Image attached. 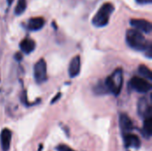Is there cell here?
I'll use <instances>...</instances> for the list:
<instances>
[{
    "label": "cell",
    "mask_w": 152,
    "mask_h": 151,
    "mask_svg": "<svg viewBox=\"0 0 152 151\" xmlns=\"http://www.w3.org/2000/svg\"><path fill=\"white\" fill-rule=\"evenodd\" d=\"M126 41L129 47L139 52H145L152 45L151 41L147 40L143 34L135 28H129L126 30Z\"/></svg>",
    "instance_id": "obj_1"
},
{
    "label": "cell",
    "mask_w": 152,
    "mask_h": 151,
    "mask_svg": "<svg viewBox=\"0 0 152 151\" xmlns=\"http://www.w3.org/2000/svg\"><path fill=\"white\" fill-rule=\"evenodd\" d=\"M114 10H115V6L113 4L110 2L104 3L97 11V12L94 14L92 20L93 25L97 28H102L107 26L110 22V16L113 13Z\"/></svg>",
    "instance_id": "obj_2"
},
{
    "label": "cell",
    "mask_w": 152,
    "mask_h": 151,
    "mask_svg": "<svg viewBox=\"0 0 152 151\" xmlns=\"http://www.w3.org/2000/svg\"><path fill=\"white\" fill-rule=\"evenodd\" d=\"M123 69L121 68L116 69L104 82L109 93H112L115 96L119 95L123 86Z\"/></svg>",
    "instance_id": "obj_3"
},
{
    "label": "cell",
    "mask_w": 152,
    "mask_h": 151,
    "mask_svg": "<svg viewBox=\"0 0 152 151\" xmlns=\"http://www.w3.org/2000/svg\"><path fill=\"white\" fill-rule=\"evenodd\" d=\"M129 87L140 93H146L151 90V84L145 78L134 77L129 82Z\"/></svg>",
    "instance_id": "obj_4"
},
{
    "label": "cell",
    "mask_w": 152,
    "mask_h": 151,
    "mask_svg": "<svg viewBox=\"0 0 152 151\" xmlns=\"http://www.w3.org/2000/svg\"><path fill=\"white\" fill-rule=\"evenodd\" d=\"M34 77L37 84H43L47 79V66L44 59H40L34 67Z\"/></svg>",
    "instance_id": "obj_5"
},
{
    "label": "cell",
    "mask_w": 152,
    "mask_h": 151,
    "mask_svg": "<svg viewBox=\"0 0 152 151\" xmlns=\"http://www.w3.org/2000/svg\"><path fill=\"white\" fill-rule=\"evenodd\" d=\"M130 24L135 29L146 34H150L152 30L151 23L144 19H131Z\"/></svg>",
    "instance_id": "obj_6"
},
{
    "label": "cell",
    "mask_w": 152,
    "mask_h": 151,
    "mask_svg": "<svg viewBox=\"0 0 152 151\" xmlns=\"http://www.w3.org/2000/svg\"><path fill=\"white\" fill-rule=\"evenodd\" d=\"M119 127H120V130L123 133V134H126V133L133 132V130L134 128V123L127 114H126V113L120 114V116H119Z\"/></svg>",
    "instance_id": "obj_7"
},
{
    "label": "cell",
    "mask_w": 152,
    "mask_h": 151,
    "mask_svg": "<svg viewBox=\"0 0 152 151\" xmlns=\"http://www.w3.org/2000/svg\"><path fill=\"white\" fill-rule=\"evenodd\" d=\"M137 112L143 119L151 117V107L146 98H141L137 103Z\"/></svg>",
    "instance_id": "obj_8"
},
{
    "label": "cell",
    "mask_w": 152,
    "mask_h": 151,
    "mask_svg": "<svg viewBox=\"0 0 152 151\" xmlns=\"http://www.w3.org/2000/svg\"><path fill=\"white\" fill-rule=\"evenodd\" d=\"M124 142L126 149H134V150L140 149L142 144L140 138L136 134H134L132 133L124 134Z\"/></svg>",
    "instance_id": "obj_9"
},
{
    "label": "cell",
    "mask_w": 152,
    "mask_h": 151,
    "mask_svg": "<svg viewBox=\"0 0 152 151\" xmlns=\"http://www.w3.org/2000/svg\"><path fill=\"white\" fill-rule=\"evenodd\" d=\"M12 142V132L8 128H4L0 134V143L3 151H8Z\"/></svg>",
    "instance_id": "obj_10"
},
{
    "label": "cell",
    "mask_w": 152,
    "mask_h": 151,
    "mask_svg": "<svg viewBox=\"0 0 152 151\" xmlns=\"http://www.w3.org/2000/svg\"><path fill=\"white\" fill-rule=\"evenodd\" d=\"M80 69H81V60L80 57L75 56L72 58L69 65V75L71 78H74L77 77L80 73Z\"/></svg>",
    "instance_id": "obj_11"
},
{
    "label": "cell",
    "mask_w": 152,
    "mask_h": 151,
    "mask_svg": "<svg viewBox=\"0 0 152 151\" xmlns=\"http://www.w3.org/2000/svg\"><path fill=\"white\" fill-rule=\"evenodd\" d=\"M45 19L43 17H34L28 20V28L31 31H37L41 29L45 26Z\"/></svg>",
    "instance_id": "obj_12"
},
{
    "label": "cell",
    "mask_w": 152,
    "mask_h": 151,
    "mask_svg": "<svg viewBox=\"0 0 152 151\" xmlns=\"http://www.w3.org/2000/svg\"><path fill=\"white\" fill-rule=\"evenodd\" d=\"M20 48L21 50V52L25 54H29L30 53H32L35 48H36V43L34 40L30 39V38H24L23 40L20 41Z\"/></svg>",
    "instance_id": "obj_13"
},
{
    "label": "cell",
    "mask_w": 152,
    "mask_h": 151,
    "mask_svg": "<svg viewBox=\"0 0 152 151\" xmlns=\"http://www.w3.org/2000/svg\"><path fill=\"white\" fill-rule=\"evenodd\" d=\"M142 134L146 139H150L152 133V117H148L144 118L143 126H142Z\"/></svg>",
    "instance_id": "obj_14"
},
{
    "label": "cell",
    "mask_w": 152,
    "mask_h": 151,
    "mask_svg": "<svg viewBox=\"0 0 152 151\" xmlns=\"http://www.w3.org/2000/svg\"><path fill=\"white\" fill-rule=\"evenodd\" d=\"M138 71L140 73L141 76H142L145 79H147L148 81L152 80V72L151 70L145 65H141L138 69Z\"/></svg>",
    "instance_id": "obj_15"
},
{
    "label": "cell",
    "mask_w": 152,
    "mask_h": 151,
    "mask_svg": "<svg viewBox=\"0 0 152 151\" xmlns=\"http://www.w3.org/2000/svg\"><path fill=\"white\" fill-rule=\"evenodd\" d=\"M27 8V1L26 0H18V3L16 4L14 12L16 15H21Z\"/></svg>",
    "instance_id": "obj_16"
},
{
    "label": "cell",
    "mask_w": 152,
    "mask_h": 151,
    "mask_svg": "<svg viewBox=\"0 0 152 151\" xmlns=\"http://www.w3.org/2000/svg\"><path fill=\"white\" fill-rule=\"evenodd\" d=\"M94 91L96 94H99V95H102V94H107L109 93L108 92V89L104 84V82H99L94 88Z\"/></svg>",
    "instance_id": "obj_17"
},
{
    "label": "cell",
    "mask_w": 152,
    "mask_h": 151,
    "mask_svg": "<svg viewBox=\"0 0 152 151\" xmlns=\"http://www.w3.org/2000/svg\"><path fill=\"white\" fill-rule=\"evenodd\" d=\"M56 150L57 151H76L74 150L73 149H71L69 146L68 145H65V144H60L56 147Z\"/></svg>",
    "instance_id": "obj_18"
},
{
    "label": "cell",
    "mask_w": 152,
    "mask_h": 151,
    "mask_svg": "<svg viewBox=\"0 0 152 151\" xmlns=\"http://www.w3.org/2000/svg\"><path fill=\"white\" fill-rule=\"evenodd\" d=\"M139 4H150L152 3V0H135Z\"/></svg>",
    "instance_id": "obj_19"
},
{
    "label": "cell",
    "mask_w": 152,
    "mask_h": 151,
    "mask_svg": "<svg viewBox=\"0 0 152 151\" xmlns=\"http://www.w3.org/2000/svg\"><path fill=\"white\" fill-rule=\"evenodd\" d=\"M61 93H58V94H57V95H56V96H55V97H54L53 100H52L51 103L53 104V103H54L55 101H57V100H58L59 98H61Z\"/></svg>",
    "instance_id": "obj_20"
},
{
    "label": "cell",
    "mask_w": 152,
    "mask_h": 151,
    "mask_svg": "<svg viewBox=\"0 0 152 151\" xmlns=\"http://www.w3.org/2000/svg\"><path fill=\"white\" fill-rule=\"evenodd\" d=\"M21 58H22V55H21V53H17L15 54V59H16L17 61H20V60H21Z\"/></svg>",
    "instance_id": "obj_21"
},
{
    "label": "cell",
    "mask_w": 152,
    "mask_h": 151,
    "mask_svg": "<svg viewBox=\"0 0 152 151\" xmlns=\"http://www.w3.org/2000/svg\"><path fill=\"white\" fill-rule=\"evenodd\" d=\"M42 149H43V145H42V144H40V146H39V150L38 151H41L42 150Z\"/></svg>",
    "instance_id": "obj_22"
}]
</instances>
